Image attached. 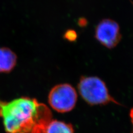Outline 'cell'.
I'll return each instance as SVG.
<instances>
[{"label":"cell","instance_id":"obj_1","mask_svg":"<svg viewBox=\"0 0 133 133\" xmlns=\"http://www.w3.org/2000/svg\"><path fill=\"white\" fill-rule=\"evenodd\" d=\"M0 117L7 133H44L52 113L36 99L22 97L0 101Z\"/></svg>","mask_w":133,"mask_h":133},{"label":"cell","instance_id":"obj_2","mask_svg":"<svg viewBox=\"0 0 133 133\" xmlns=\"http://www.w3.org/2000/svg\"><path fill=\"white\" fill-rule=\"evenodd\" d=\"M78 89L82 98L90 105H103L110 103L120 104L110 95L105 83L98 77H81Z\"/></svg>","mask_w":133,"mask_h":133},{"label":"cell","instance_id":"obj_3","mask_svg":"<svg viewBox=\"0 0 133 133\" xmlns=\"http://www.w3.org/2000/svg\"><path fill=\"white\" fill-rule=\"evenodd\" d=\"M77 93L69 84L55 86L49 91L48 102L53 109L59 113H66L73 109L77 101Z\"/></svg>","mask_w":133,"mask_h":133},{"label":"cell","instance_id":"obj_4","mask_svg":"<svg viewBox=\"0 0 133 133\" xmlns=\"http://www.w3.org/2000/svg\"><path fill=\"white\" fill-rule=\"evenodd\" d=\"M95 37L103 45L111 49L119 43L122 35L117 22L110 19H104L96 27Z\"/></svg>","mask_w":133,"mask_h":133},{"label":"cell","instance_id":"obj_5","mask_svg":"<svg viewBox=\"0 0 133 133\" xmlns=\"http://www.w3.org/2000/svg\"><path fill=\"white\" fill-rule=\"evenodd\" d=\"M17 56L10 48H0V73H9L17 63Z\"/></svg>","mask_w":133,"mask_h":133},{"label":"cell","instance_id":"obj_6","mask_svg":"<svg viewBox=\"0 0 133 133\" xmlns=\"http://www.w3.org/2000/svg\"><path fill=\"white\" fill-rule=\"evenodd\" d=\"M44 133H74V129L71 124L57 120H51Z\"/></svg>","mask_w":133,"mask_h":133},{"label":"cell","instance_id":"obj_7","mask_svg":"<svg viewBox=\"0 0 133 133\" xmlns=\"http://www.w3.org/2000/svg\"><path fill=\"white\" fill-rule=\"evenodd\" d=\"M64 36V38L66 40L72 42L76 40L77 38V34L75 31L72 30H69L65 32Z\"/></svg>","mask_w":133,"mask_h":133},{"label":"cell","instance_id":"obj_8","mask_svg":"<svg viewBox=\"0 0 133 133\" xmlns=\"http://www.w3.org/2000/svg\"><path fill=\"white\" fill-rule=\"evenodd\" d=\"M130 117L131 122L132 125V133H133V108L130 110Z\"/></svg>","mask_w":133,"mask_h":133}]
</instances>
